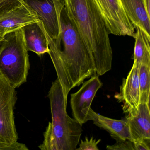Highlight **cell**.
I'll list each match as a JSON object with an SVG mask.
<instances>
[{"label":"cell","mask_w":150,"mask_h":150,"mask_svg":"<svg viewBox=\"0 0 150 150\" xmlns=\"http://www.w3.org/2000/svg\"><path fill=\"white\" fill-rule=\"evenodd\" d=\"M60 45L57 46L46 34L50 57L65 95L96 74L92 57L64 6L60 14Z\"/></svg>","instance_id":"cell-1"},{"label":"cell","mask_w":150,"mask_h":150,"mask_svg":"<svg viewBox=\"0 0 150 150\" xmlns=\"http://www.w3.org/2000/svg\"><path fill=\"white\" fill-rule=\"evenodd\" d=\"M67 14L89 52L96 74L102 76L112 68L113 52L108 32L93 0H64Z\"/></svg>","instance_id":"cell-2"},{"label":"cell","mask_w":150,"mask_h":150,"mask_svg":"<svg viewBox=\"0 0 150 150\" xmlns=\"http://www.w3.org/2000/svg\"><path fill=\"white\" fill-rule=\"evenodd\" d=\"M52 122L44 133L39 148L42 150H75L82 132V125L67 112V96L65 95L57 79L48 93Z\"/></svg>","instance_id":"cell-3"},{"label":"cell","mask_w":150,"mask_h":150,"mask_svg":"<svg viewBox=\"0 0 150 150\" xmlns=\"http://www.w3.org/2000/svg\"><path fill=\"white\" fill-rule=\"evenodd\" d=\"M22 28L5 34L0 41V75L13 87L27 81L30 69Z\"/></svg>","instance_id":"cell-4"},{"label":"cell","mask_w":150,"mask_h":150,"mask_svg":"<svg viewBox=\"0 0 150 150\" xmlns=\"http://www.w3.org/2000/svg\"><path fill=\"white\" fill-rule=\"evenodd\" d=\"M17 97L16 88L0 75V142H17L14 109Z\"/></svg>","instance_id":"cell-5"},{"label":"cell","mask_w":150,"mask_h":150,"mask_svg":"<svg viewBox=\"0 0 150 150\" xmlns=\"http://www.w3.org/2000/svg\"><path fill=\"white\" fill-rule=\"evenodd\" d=\"M34 11L42 23L46 34L57 45H60V14L64 0H22Z\"/></svg>","instance_id":"cell-6"},{"label":"cell","mask_w":150,"mask_h":150,"mask_svg":"<svg viewBox=\"0 0 150 150\" xmlns=\"http://www.w3.org/2000/svg\"><path fill=\"white\" fill-rule=\"evenodd\" d=\"M100 13L109 34L134 36L135 26L126 15L121 0H93Z\"/></svg>","instance_id":"cell-7"},{"label":"cell","mask_w":150,"mask_h":150,"mask_svg":"<svg viewBox=\"0 0 150 150\" xmlns=\"http://www.w3.org/2000/svg\"><path fill=\"white\" fill-rule=\"evenodd\" d=\"M82 84L79 91L71 94V106L74 118L83 125L93 121L94 117L96 112L91 108V104L103 84L99 76L95 74Z\"/></svg>","instance_id":"cell-8"},{"label":"cell","mask_w":150,"mask_h":150,"mask_svg":"<svg viewBox=\"0 0 150 150\" xmlns=\"http://www.w3.org/2000/svg\"><path fill=\"white\" fill-rule=\"evenodd\" d=\"M139 65L133 62V65L127 77L123 79L120 86V92L115 95V98L123 104L124 113L135 115L140 105V94L139 83Z\"/></svg>","instance_id":"cell-9"},{"label":"cell","mask_w":150,"mask_h":150,"mask_svg":"<svg viewBox=\"0 0 150 150\" xmlns=\"http://www.w3.org/2000/svg\"><path fill=\"white\" fill-rule=\"evenodd\" d=\"M39 21L36 14L23 3L0 18V33L4 35L27 24Z\"/></svg>","instance_id":"cell-10"},{"label":"cell","mask_w":150,"mask_h":150,"mask_svg":"<svg viewBox=\"0 0 150 150\" xmlns=\"http://www.w3.org/2000/svg\"><path fill=\"white\" fill-rule=\"evenodd\" d=\"M22 28L28 51L33 52L39 56L49 53V44L41 22L29 23Z\"/></svg>","instance_id":"cell-11"},{"label":"cell","mask_w":150,"mask_h":150,"mask_svg":"<svg viewBox=\"0 0 150 150\" xmlns=\"http://www.w3.org/2000/svg\"><path fill=\"white\" fill-rule=\"evenodd\" d=\"M150 103H140L135 115L125 116L133 141L150 139Z\"/></svg>","instance_id":"cell-12"},{"label":"cell","mask_w":150,"mask_h":150,"mask_svg":"<svg viewBox=\"0 0 150 150\" xmlns=\"http://www.w3.org/2000/svg\"><path fill=\"white\" fill-rule=\"evenodd\" d=\"M129 21L150 38V15L147 13L143 0H121Z\"/></svg>","instance_id":"cell-13"},{"label":"cell","mask_w":150,"mask_h":150,"mask_svg":"<svg viewBox=\"0 0 150 150\" xmlns=\"http://www.w3.org/2000/svg\"><path fill=\"white\" fill-rule=\"evenodd\" d=\"M93 121L96 126L108 131L114 139L133 141L129 125L125 117L121 120H116L95 113Z\"/></svg>","instance_id":"cell-14"},{"label":"cell","mask_w":150,"mask_h":150,"mask_svg":"<svg viewBox=\"0 0 150 150\" xmlns=\"http://www.w3.org/2000/svg\"><path fill=\"white\" fill-rule=\"evenodd\" d=\"M133 38L135 42L134 49V62L138 64H150V38L139 28Z\"/></svg>","instance_id":"cell-15"},{"label":"cell","mask_w":150,"mask_h":150,"mask_svg":"<svg viewBox=\"0 0 150 150\" xmlns=\"http://www.w3.org/2000/svg\"><path fill=\"white\" fill-rule=\"evenodd\" d=\"M138 75L140 103H150V64H139Z\"/></svg>","instance_id":"cell-16"},{"label":"cell","mask_w":150,"mask_h":150,"mask_svg":"<svg viewBox=\"0 0 150 150\" xmlns=\"http://www.w3.org/2000/svg\"><path fill=\"white\" fill-rule=\"evenodd\" d=\"M22 0H0V18L20 6Z\"/></svg>","instance_id":"cell-17"},{"label":"cell","mask_w":150,"mask_h":150,"mask_svg":"<svg viewBox=\"0 0 150 150\" xmlns=\"http://www.w3.org/2000/svg\"><path fill=\"white\" fill-rule=\"evenodd\" d=\"M116 143L113 145H108L107 149L110 150H135L134 141L115 139Z\"/></svg>","instance_id":"cell-18"},{"label":"cell","mask_w":150,"mask_h":150,"mask_svg":"<svg viewBox=\"0 0 150 150\" xmlns=\"http://www.w3.org/2000/svg\"><path fill=\"white\" fill-rule=\"evenodd\" d=\"M101 139L96 140L92 137L90 139L88 137H86L84 141L81 140L79 144V147L76 148L75 150H99L98 144L101 141Z\"/></svg>","instance_id":"cell-19"},{"label":"cell","mask_w":150,"mask_h":150,"mask_svg":"<svg viewBox=\"0 0 150 150\" xmlns=\"http://www.w3.org/2000/svg\"><path fill=\"white\" fill-rule=\"evenodd\" d=\"M26 145L16 142L12 144L0 142V150H27Z\"/></svg>","instance_id":"cell-20"},{"label":"cell","mask_w":150,"mask_h":150,"mask_svg":"<svg viewBox=\"0 0 150 150\" xmlns=\"http://www.w3.org/2000/svg\"><path fill=\"white\" fill-rule=\"evenodd\" d=\"M135 150H150V139H142L134 141Z\"/></svg>","instance_id":"cell-21"},{"label":"cell","mask_w":150,"mask_h":150,"mask_svg":"<svg viewBox=\"0 0 150 150\" xmlns=\"http://www.w3.org/2000/svg\"><path fill=\"white\" fill-rule=\"evenodd\" d=\"M143 1L147 13L150 15V0H143Z\"/></svg>","instance_id":"cell-22"},{"label":"cell","mask_w":150,"mask_h":150,"mask_svg":"<svg viewBox=\"0 0 150 150\" xmlns=\"http://www.w3.org/2000/svg\"><path fill=\"white\" fill-rule=\"evenodd\" d=\"M3 37H4V35H2L1 33H0V41H1L2 40V38H3Z\"/></svg>","instance_id":"cell-23"}]
</instances>
